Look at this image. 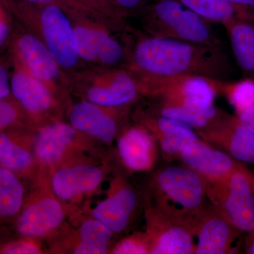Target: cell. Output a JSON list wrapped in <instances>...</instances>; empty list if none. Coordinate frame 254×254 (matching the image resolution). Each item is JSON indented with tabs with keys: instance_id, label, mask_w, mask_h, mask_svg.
<instances>
[{
	"instance_id": "cell-1",
	"label": "cell",
	"mask_w": 254,
	"mask_h": 254,
	"mask_svg": "<svg viewBox=\"0 0 254 254\" xmlns=\"http://www.w3.org/2000/svg\"><path fill=\"white\" fill-rule=\"evenodd\" d=\"M233 69L222 46L145 36L135 46L129 71L134 77L195 76L226 81Z\"/></svg>"
},
{
	"instance_id": "cell-2",
	"label": "cell",
	"mask_w": 254,
	"mask_h": 254,
	"mask_svg": "<svg viewBox=\"0 0 254 254\" xmlns=\"http://www.w3.org/2000/svg\"><path fill=\"white\" fill-rule=\"evenodd\" d=\"M152 185L155 207L193 234L207 208L208 192L203 178L186 166H171L158 172Z\"/></svg>"
},
{
	"instance_id": "cell-3",
	"label": "cell",
	"mask_w": 254,
	"mask_h": 254,
	"mask_svg": "<svg viewBox=\"0 0 254 254\" xmlns=\"http://www.w3.org/2000/svg\"><path fill=\"white\" fill-rule=\"evenodd\" d=\"M148 36L222 46L213 23L207 21L178 0H155L141 10Z\"/></svg>"
},
{
	"instance_id": "cell-4",
	"label": "cell",
	"mask_w": 254,
	"mask_h": 254,
	"mask_svg": "<svg viewBox=\"0 0 254 254\" xmlns=\"http://www.w3.org/2000/svg\"><path fill=\"white\" fill-rule=\"evenodd\" d=\"M214 206L240 232L254 230V173L245 165L237 169L225 183L208 190Z\"/></svg>"
},
{
	"instance_id": "cell-5",
	"label": "cell",
	"mask_w": 254,
	"mask_h": 254,
	"mask_svg": "<svg viewBox=\"0 0 254 254\" xmlns=\"http://www.w3.org/2000/svg\"><path fill=\"white\" fill-rule=\"evenodd\" d=\"M31 4L39 18L43 43L50 53L61 67H73L79 58L75 48L73 28L67 11L56 4Z\"/></svg>"
},
{
	"instance_id": "cell-6",
	"label": "cell",
	"mask_w": 254,
	"mask_h": 254,
	"mask_svg": "<svg viewBox=\"0 0 254 254\" xmlns=\"http://www.w3.org/2000/svg\"><path fill=\"white\" fill-rule=\"evenodd\" d=\"M200 138L240 162L254 164V133L235 115L220 111L208 125L197 130Z\"/></svg>"
},
{
	"instance_id": "cell-7",
	"label": "cell",
	"mask_w": 254,
	"mask_h": 254,
	"mask_svg": "<svg viewBox=\"0 0 254 254\" xmlns=\"http://www.w3.org/2000/svg\"><path fill=\"white\" fill-rule=\"evenodd\" d=\"M185 166L198 174L207 185V190L225 183L242 162L222 150L200 139L187 145L179 155Z\"/></svg>"
},
{
	"instance_id": "cell-8",
	"label": "cell",
	"mask_w": 254,
	"mask_h": 254,
	"mask_svg": "<svg viewBox=\"0 0 254 254\" xmlns=\"http://www.w3.org/2000/svg\"><path fill=\"white\" fill-rule=\"evenodd\" d=\"M146 218L150 254H194V236L190 230L173 221L155 206L148 210Z\"/></svg>"
},
{
	"instance_id": "cell-9",
	"label": "cell",
	"mask_w": 254,
	"mask_h": 254,
	"mask_svg": "<svg viewBox=\"0 0 254 254\" xmlns=\"http://www.w3.org/2000/svg\"><path fill=\"white\" fill-rule=\"evenodd\" d=\"M14 63L41 81L53 82L60 74V65L43 41L28 33H11L10 42Z\"/></svg>"
},
{
	"instance_id": "cell-10",
	"label": "cell",
	"mask_w": 254,
	"mask_h": 254,
	"mask_svg": "<svg viewBox=\"0 0 254 254\" xmlns=\"http://www.w3.org/2000/svg\"><path fill=\"white\" fill-rule=\"evenodd\" d=\"M206 208L193 231L197 237L195 254H227L233 248L240 230L213 205Z\"/></svg>"
},
{
	"instance_id": "cell-11",
	"label": "cell",
	"mask_w": 254,
	"mask_h": 254,
	"mask_svg": "<svg viewBox=\"0 0 254 254\" xmlns=\"http://www.w3.org/2000/svg\"><path fill=\"white\" fill-rule=\"evenodd\" d=\"M74 45L79 59L113 66L123 61L125 50L104 30L78 26L73 28Z\"/></svg>"
},
{
	"instance_id": "cell-12",
	"label": "cell",
	"mask_w": 254,
	"mask_h": 254,
	"mask_svg": "<svg viewBox=\"0 0 254 254\" xmlns=\"http://www.w3.org/2000/svg\"><path fill=\"white\" fill-rule=\"evenodd\" d=\"M140 93L129 71L113 68L103 73L87 91L88 101L105 108H116L131 103Z\"/></svg>"
},
{
	"instance_id": "cell-13",
	"label": "cell",
	"mask_w": 254,
	"mask_h": 254,
	"mask_svg": "<svg viewBox=\"0 0 254 254\" xmlns=\"http://www.w3.org/2000/svg\"><path fill=\"white\" fill-rule=\"evenodd\" d=\"M137 202L136 192L125 182L118 181L108 196L93 209L92 216L113 233H120L128 227Z\"/></svg>"
},
{
	"instance_id": "cell-14",
	"label": "cell",
	"mask_w": 254,
	"mask_h": 254,
	"mask_svg": "<svg viewBox=\"0 0 254 254\" xmlns=\"http://www.w3.org/2000/svg\"><path fill=\"white\" fill-rule=\"evenodd\" d=\"M156 140L144 126L127 130L118 140L119 154L124 165L135 172L151 170L156 162Z\"/></svg>"
},
{
	"instance_id": "cell-15",
	"label": "cell",
	"mask_w": 254,
	"mask_h": 254,
	"mask_svg": "<svg viewBox=\"0 0 254 254\" xmlns=\"http://www.w3.org/2000/svg\"><path fill=\"white\" fill-rule=\"evenodd\" d=\"M142 125L153 134L168 158H178L185 147L200 139L192 127L156 114L145 115Z\"/></svg>"
},
{
	"instance_id": "cell-16",
	"label": "cell",
	"mask_w": 254,
	"mask_h": 254,
	"mask_svg": "<svg viewBox=\"0 0 254 254\" xmlns=\"http://www.w3.org/2000/svg\"><path fill=\"white\" fill-rule=\"evenodd\" d=\"M58 198L40 197L23 210L18 230L26 237H40L49 235L62 225L64 210Z\"/></svg>"
},
{
	"instance_id": "cell-17",
	"label": "cell",
	"mask_w": 254,
	"mask_h": 254,
	"mask_svg": "<svg viewBox=\"0 0 254 254\" xmlns=\"http://www.w3.org/2000/svg\"><path fill=\"white\" fill-rule=\"evenodd\" d=\"M103 180L101 169L77 165L60 169L52 178V189L58 199L68 201L98 188Z\"/></svg>"
},
{
	"instance_id": "cell-18",
	"label": "cell",
	"mask_w": 254,
	"mask_h": 254,
	"mask_svg": "<svg viewBox=\"0 0 254 254\" xmlns=\"http://www.w3.org/2000/svg\"><path fill=\"white\" fill-rule=\"evenodd\" d=\"M103 108L90 101L78 103L70 113L71 126L76 131L90 135L103 143H111L118 133V123L115 117Z\"/></svg>"
},
{
	"instance_id": "cell-19",
	"label": "cell",
	"mask_w": 254,
	"mask_h": 254,
	"mask_svg": "<svg viewBox=\"0 0 254 254\" xmlns=\"http://www.w3.org/2000/svg\"><path fill=\"white\" fill-rule=\"evenodd\" d=\"M14 64V71L10 76V91L14 99L31 113L41 114L49 110L53 96L45 82Z\"/></svg>"
},
{
	"instance_id": "cell-20",
	"label": "cell",
	"mask_w": 254,
	"mask_h": 254,
	"mask_svg": "<svg viewBox=\"0 0 254 254\" xmlns=\"http://www.w3.org/2000/svg\"><path fill=\"white\" fill-rule=\"evenodd\" d=\"M76 136V130L71 125L53 124L38 133L35 144V153L41 163L53 165L60 162Z\"/></svg>"
},
{
	"instance_id": "cell-21",
	"label": "cell",
	"mask_w": 254,
	"mask_h": 254,
	"mask_svg": "<svg viewBox=\"0 0 254 254\" xmlns=\"http://www.w3.org/2000/svg\"><path fill=\"white\" fill-rule=\"evenodd\" d=\"M217 93L226 98L235 112V116L254 133V80L239 81L213 80Z\"/></svg>"
},
{
	"instance_id": "cell-22",
	"label": "cell",
	"mask_w": 254,
	"mask_h": 254,
	"mask_svg": "<svg viewBox=\"0 0 254 254\" xmlns=\"http://www.w3.org/2000/svg\"><path fill=\"white\" fill-rule=\"evenodd\" d=\"M202 18L225 26L235 21L254 24V9L244 7L223 0H178Z\"/></svg>"
},
{
	"instance_id": "cell-23",
	"label": "cell",
	"mask_w": 254,
	"mask_h": 254,
	"mask_svg": "<svg viewBox=\"0 0 254 254\" xmlns=\"http://www.w3.org/2000/svg\"><path fill=\"white\" fill-rule=\"evenodd\" d=\"M240 68L254 80V24L235 21L224 26Z\"/></svg>"
},
{
	"instance_id": "cell-24",
	"label": "cell",
	"mask_w": 254,
	"mask_h": 254,
	"mask_svg": "<svg viewBox=\"0 0 254 254\" xmlns=\"http://www.w3.org/2000/svg\"><path fill=\"white\" fill-rule=\"evenodd\" d=\"M113 232L94 218L82 223L75 254H105L108 252Z\"/></svg>"
},
{
	"instance_id": "cell-25",
	"label": "cell",
	"mask_w": 254,
	"mask_h": 254,
	"mask_svg": "<svg viewBox=\"0 0 254 254\" xmlns=\"http://www.w3.org/2000/svg\"><path fill=\"white\" fill-rule=\"evenodd\" d=\"M24 190L11 170L0 168V217L11 218L21 210Z\"/></svg>"
},
{
	"instance_id": "cell-26",
	"label": "cell",
	"mask_w": 254,
	"mask_h": 254,
	"mask_svg": "<svg viewBox=\"0 0 254 254\" xmlns=\"http://www.w3.org/2000/svg\"><path fill=\"white\" fill-rule=\"evenodd\" d=\"M33 155L11 141L7 135L0 133V165L11 171L28 170L33 164Z\"/></svg>"
},
{
	"instance_id": "cell-27",
	"label": "cell",
	"mask_w": 254,
	"mask_h": 254,
	"mask_svg": "<svg viewBox=\"0 0 254 254\" xmlns=\"http://www.w3.org/2000/svg\"><path fill=\"white\" fill-rule=\"evenodd\" d=\"M149 237L145 233L135 234L124 239L114 247L115 254H150Z\"/></svg>"
},
{
	"instance_id": "cell-28",
	"label": "cell",
	"mask_w": 254,
	"mask_h": 254,
	"mask_svg": "<svg viewBox=\"0 0 254 254\" xmlns=\"http://www.w3.org/2000/svg\"><path fill=\"white\" fill-rule=\"evenodd\" d=\"M84 7L95 9L111 18H120L125 16L110 0H78Z\"/></svg>"
},
{
	"instance_id": "cell-29",
	"label": "cell",
	"mask_w": 254,
	"mask_h": 254,
	"mask_svg": "<svg viewBox=\"0 0 254 254\" xmlns=\"http://www.w3.org/2000/svg\"><path fill=\"white\" fill-rule=\"evenodd\" d=\"M17 108L6 98L0 99V130L11 126L17 121Z\"/></svg>"
},
{
	"instance_id": "cell-30",
	"label": "cell",
	"mask_w": 254,
	"mask_h": 254,
	"mask_svg": "<svg viewBox=\"0 0 254 254\" xmlns=\"http://www.w3.org/2000/svg\"><path fill=\"white\" fill-rule=\"evenodd\" d=\"M1 253L5 254H41L39 247L29 242H17L5 246Z\"/></svg>"
},
{
	"instance_id": "cell-31",
	"label": "cell",
	"mask_w": 254,
	"mask_h": 254,
	"mask_svg": "<svg viewBox=\"0 0 254 254\" xmlns=\"http://www.w3.org/2000/svg\"><path fill=\"white\" fill-rule=\"evenodd\" d=\"M124 14L130 11H141L155 0H110Z\"/></svg>"
},
{
	"instance_id": "cell-32",
	"label": "cell",
	"mask_w": 254,
	"mask_h": 254,
	"mask_svg": "<svg viewBox=\"0 0 254 254\" xmlns=\"http://www.w3.org/2000/svg\"><path fill=\"white\" fill-rule=\"evenodd\" d=\"M33 4L60 5L66 11H83L86 10L78 0H21Z\"/></svg>"
},
{
	"instance_id": "cell-33",
	"label": "cell",
	"mask_w": 254,
	"mask_h": 254,
	"mask_svg": "<svg viewBox=\"0 0 254 254\" xmlns=\"http://www.w3.org/2000/svg\"><path fill=\"white\" fill-rule=\"evenodd\" d=\"M10 76L4 62L0 59V99L8 98L11 94Z\"/></svg>"
},
{
	"instance_id": "cell-34",
	"label": "cell",
	"mask_w": 254,
	"mask_h": 254,
	"mask_svg": "<svg viewBox=\"0 0 254 254\" xmlns=\"http://www.w3.org/2000/svg\"><path fill=\"white\" fill-rule=\"evenodd\" d=\"M11 38V31L9 26L0 20V50L10 45Z\"/></svg>"
},
{
	"instance_id": "cell-35",
	"label": "cell",
	"mask_w": 254,
	"mask_h": 254,
	"mask_svg": "<svg viewBox=\"0 0 254 254\" xmlns=\"http://www.w3.org/2000/svg\"><path fill=\"white\" fill-rule=\"evenodd\" d=\"M245 251L246 254H254V230L247 232L245 239Z\"/></svg>"
},
{
	"instance_id": "cell-36",
	"label": "cell",
	"mask_w": 254,
	"mask_h": 254,
	"mask_svg": "<svg viewBox=\"0 0 254 254\" xmlns=\"http://www.w3.org/2000/svg\"><path fill=\"white\" fill-rule=\"evenodd\" d=\"M231 4L254 9V0H223Z\"/></svg>"
}]
</instances>
